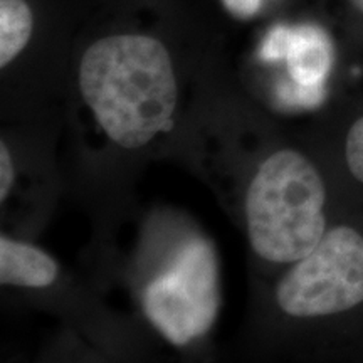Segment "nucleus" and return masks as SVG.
I'll list each match as a JSON object with an SVG mask.
<instances>
[{
  "label": "nucleus",
  "instance_id": "10",
  "mask_svg": "<svg viewBox=\"0 0 363 363\" xmlns=\"http://www.w3.org/2000/svg\"><path fill=\"white\" fill-rule=\"evenodd\" d=\"M291 27L288 26H274L269 33L266 34L261 45V56L272 61V59L286 57L288 52L289 39H291Z\"/></svg>",
  "mask_w": 363,
  "mask_h": 363
},
{
  "label": "nucleus",
  "instance_id": "4",
  "mask_svg": "<svg viewBox=\"0 0 363 363\" xmlns=\"http://www.w3.org/2000/svg\"><path fill=\"white\" fill-rule=\"evenodd\" d=\"M219 266L211 242L192 238L145 286V315L177 347L203 337L219 310Z\"/></svg>",
  "mask_w": 363,
  "mask_h": 363
},
{
  "label": "nucleus",
  "instance_id": "3",
  "mask_svg": "<svg viewBox=\"0 0 363 363\" xmlns=\"http://www.w3.org/2000/svg\"><path fill=\"white\" fill-rule=\"evenodd\" d=\"M363 303V234L352 225L328 227L311 252L279 276L274 305L294 320H318Z\"/></svg>",
  "mask_w": 363,
  "mask_h": 363
},
{
  "label": "nucleus",
  "instance_id": "1",
  "mask_svg": "<svg viewBox=\"0 0 363 363\" xmlns=\"http://www.w3.org/2000/svg\"><path fill=\"white\" fill-rule=\"evenodd\" d=\"M81 96L108 140L135 152L174 128L179 81L160 40L120 34L91 44L79 62Z\"/></svg>",
  "mask_w": 363,
  "mask_h": 363
},
{
  "label": "nucleus",
  "instance_id": "6",
  "mask_svg": "<svg viewBox=\"0 0 363 363\" xmlns=\"http://www.w3.org/2000/svg\"><path fill=\"white\" fill-rule=\"evenodd\" d=\"M291 76L299 84L320 83L331 62V45L326 34L316 26H299L291 30L288 52Z\"/></svg>",
  "mask_w": 363,
  "mask_h": 363
},
{
  "label": "nucleus",
  "instance_id": "8",
  "mask_svg": "<svg viewBox=\"0 0 363 363\" xmlns=\"http://www.w3.org/2000/svg\"><path fill=\"white\" fill-rule=\"evenodd\" d=\"M345 160L353 179L363 184V116L348 130L345 138Z\"/></svg>",
  "mask_w": 363,
  "mask_h": 363
},
{
  "label": "nucleus",
  "instance_id": "11",
  "mask_svg": "<svg viewBox=\"0 0 363 363\" xmlns=\"http://www.w3.org/2000/svg\"><path fill=\"white\" fill-rule=\"evenodd\" d=\"M222 4L238 17H251L261 7V0H222Z\"/></svg>",
  "mask_w": 363,
  "mask_h": 363
},
{
  "label": "nucleus",
  "instance_id": "12",
  "mask_svg": "<svg viewBox=\"0 0 363 363\" xmlns=\"http://www.w3.org/2000/svg\"><path fill=\"white\" fill-rule=\"evenodd\" d=\"M352 2H353V6H355L358 11L363 13V0H352Z\"/></svg>",
  "mask_w": 363,
  "mask_h": 363
},
{
  "label": "nucleus",
  "instance_id": "9",
  "mask_svg": "<svg viewBox=\"0 0 363 363\" xmlns=\"http://www.w3.org/2000/svg\"><path fill=\"white\" fill-rule=\"evenodd\" d=\"M19 180V172L6 140L0 142V203L6 207Z\"/></svg>",
  "mask_w": 363,
  "mask_h": 363
},
{
  "label": "nucleus",
  "instance_id": "7",
  "mask_svg": "<svg viewBox=\"0 0 363 363\" xmlns=\"http://www.w3.org/2000/svg\"><path fill=\"white\" fill-rule=\"evenodd\" d=\"M33 27V12L26 0H0V67H7L24 51Z\"/></svg>",
  "mask_w": 363,
  "mask_h": 363
},
{
  "label": "nucleus",
  "instance_id": "5",
  "mask_svg": "<svg viewBox=\"0 0 363 363\" xmlns=\"http://www.w3.org/2000/svg\"><path fill=\"white\" fill-rule=\"evenodd\" d=\"M62 278L52 254L27 240L0 235V284L22 291H48Z\"/></svg>",
  "mask_w": 363,
  "mask_h": 363
},
{
  "label": "nucleus",
  "instance_id": "2",
  "mask_svg": "<svg viewBox=\"0 0 363 363\" xmlns=\"http://www.w3.org/2000/svg\"><path fill=\"white\" fill-rule=\"evenodd\" d=\"M323 175L294 148L271 152L254 167L242 192V222L251 251L267 264L291 266L328 230Z\"/></svg>",
  "mask_w": 363,
  "mask_h": 363
}]
</instances>
